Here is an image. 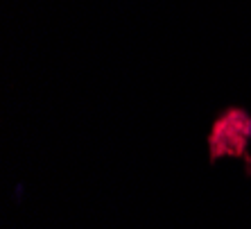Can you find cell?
<instances>
[{"label":"cell","mask_w":251,"mask_h":229,"mask_svg":"<svg viewBox=\"0 0 251 229\" xmlns=\"http://www.w3.org/2000/svg\"><path fill=\"white\" fill-rule=\"evenodd\" d=\"M251 139V118L240 109L222 114L217 118L215 127L210 132V157H224V154H245V147Z\"/></svg>","instance_id":"6da1fadb"}]
</instances>
